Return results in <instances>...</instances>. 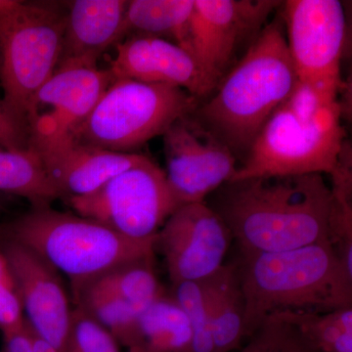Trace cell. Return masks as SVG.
<instances>
[{"label": "cell", "instance_id": "8fae6325", "mask_svg": "<svg viewBox=\"0 0 352 352\" xmlns=\"http://www.w3.org/2000/svg\"><path fill=\"white\" fill-rule=\"evenodd\" d=\"M113 80L108 69L74 64L58 67L30 106L29 147L41 151L73 140L74 132Z\"/></svg>", "mask_w": 352, "mask_h": 352}, {"label": "cell", "instance_id": "8d00e7d4", "mask_svg": "<svg viewBox=\"0 0 352 352\" xmlns=\"http://www.w3.org/2000/svg\"><path fill=\"white\" fill-rule=\"evenodd\" d=\"M0 109H1V108H0ZM1 110H2V109H1Z\"/></svg>", "mask_w": 352, "mask_h": 352}, {"label": "cell", "instance_id": "836d02e7", "mask_svg": "<svg viewBox=\"0 0 352 352\" xmlns=\"http://www.w3.org/2000/svg\"><path fill=\"white\" fill-rule=\"evenodd\" d=\"M129 352H148V351H146L145 349H142V347L132 346V347H129Z\"/></svg>", "mask_w": 352, "mask_h": 352}, {"label": "cell", "instance_id": "5b68a950", "mask_svg": "<svg viewBox=\"0 0 352 352\" xmlns=\"http://www.w3.org/2000/svg\"><path fill=\"white\" fill-rule=\"evenodd\" d=\"M65 18V2L0 0V101L27 134L32 99L59 64Z\"/></svg>", "mask_w": 352, "mask_h": 352}, {"label": "cell", "instance_id": "2e32d148", "mask_svg": "<svg viewBox=\"0 0 352 352\" xmlns=\"http://www.w3.org/2000/svg\"><path fill=\"white\" fill-rule=\"evenodd\" d=\"M36 152L64 200L89 195L113 176L149 159L136 153L108 151L74 140Z\"/></svg>", "mask_w": 352, "mask_h": 352}, {"label": "cell", "instance_id": "f1b7e54d", "mask_svg": "<svg viewBox=\"0 0 352 352\" xmlns=\"http://www.w3.org/2000/svg\"><path fill=\"white\" fill-rule=\"evenodd\" d=\"M24 323L22 305L13 287L0 284V331L8 332Z\"/></svg>", "mask_w": 352, "mask_h": 352}, {"label": "cell", "instance_id": "f546056e", "mask_svg": "<svg viewBox=\"0 0 352 352\" xmlns=\"http://www.w3.org/2000/svg\"><path fill=\"white\" fill-rule=\"evenodd\" d=\"M0 148L7 150H25L29 148L27 132L13 122L0 109Z\"/></svg>", "mask_w": 352, "mask_h": 352}, {"label": "cell", "instance_id": "d590c367", "mask_svg": "<svg viewBox=\"0 0 352 352\" xmlns=\"http://www.w3.org/2000/svg\"><path fill=\"white\" fill-rule=\"evenodd\" d=\"M0 108L2 109V107H1V101H0ZM2 110H3V109H2Z\"/></svg>", "mask_w": 352, "mask_h": 352}, {"label": "cell", "instance_id": "ba28073f", "mask_svg": "<svg viewBox=\"0 0 352 352\" xmlns=\"http://www.w3.org/2000/svg\"><path fill=\"white\" fill-rule=\"evenodd\" d=\"M65 201L76 214L135 240L156 237L179 208L164 170L151 159L113 176L89 195Z\"/></svg>", "mask_w": 352, "mask_h": 352}, {"label": "cell", "instance_id": "e0dca14e", "mask_svg": "<svg viewBox=\"0 0 352 352\" xmlns=\"http://www.w3.org/2000/svg\"><path fill=\"white\" fill-rule=\"evenodd\" d=\"M127 4L126 0L65 2L63 44L58 67L69 64L98 67L103 53L124 39Z\"/></svg>", "mask_w": 352, "mask_h": 352}, {"label": "cell", "instance_id": "484cf974", "mask_svg": "<svg viewBox=\"0 0 352 352\" xmlns=\"http://www.w3.org/2000/svg\"><path fill=\"white\" fill-rule=\"evenodd\" d=\"M171 296L188 317L192 330L190 352H214L212 310L207 281L173 284Z\"/></svg>", "mask_w": 352, "mask_h": 352}, {"label": "cell", "instance_id": "7c38bea8", "mask_svg": "<svg viewBox=\"0 0 352 352\" xmlns=\"http://www.w3.org/2000/svg\"><path fill=\"white\" fill-rule=\"evenodd\" d=\"M283 7L285 36L298 80L342 83L346 16L342 2L288 0Z\"/></svg>", "mask_w": 352, "mask_h": 352}, {"label": "cell", "instance_id": "30bf717a", "mask_svg": "<svg viewBox=\"0 0 352 352\" xmlns=\"http://www.w3.org/2000/svg\"><path fill=\"white\" fill-rule=\"evenodd\" d=\"M163 138L164 173L178 208L205 203L237 173V157L192 113L173 122Z\"/></svg>", "mask_w": 352, "mask_h": 352}, {"label": "cell", "instance_id": "4fadbf2b", "mask_svg": "<svg viewBox=\"0 0 352 352\" xmlns=\"http://www.w3.org/2000/svg\"><path fill=\"white\" fill-rule=\"evenodd\" d=\"M0 256L29 327L66 352L73 309L59 273L36 252L14 241L0 240Z\"/></svg>", "mask_w": 352, "mask_h": 352}, {"label": "cell", "instance_id": "ac0fdd59", "mask_svg": "<svg viewBox=\"0 0 352 352\" xmlns=\"http://www.w3.org/2000/svg\"><path fill=\"white\" fill-rule=\"evenodd\" d=\"M193 10L194 0H131L124 17V39L131 36H156L177 44L192 54Z\"/></svg>", "mask_w": 352, "mask_h": 352}, {"label": "cell", "instance_id": "e575fe53", "mask_svg": "<svg viewBox=\"0 0 352 352\" xmlns=\"http://www.w3.org/2000/svg\"><path fill=\"white\" fill-rule=\"evenodd\" d=\"M4 210V198L2 194H0V214Z\"/></svg>", "mask_w": 352, "mask_h": 352}, {"label": "cell", "instance_id": "ffe728a7", "mask_svg": "<svg viewBox=\"0 0 352 352\" xmlns=\"http://www.w3.org/2000/svg\"><path fill=\"white\" fill-rule=\"evenodd\" d=\"M0 193L22 197L31 203L32 208L50 207L61 199L47 173L38 153L25 150L0 148Z\"/></svg>", "mask_w": 352, "mask_h": 352}, {"label": "cell", "instance_id": "1f68e13d", "mask_svg": "<svg viewBox=\"0 0 352 352\" xmlns=\"http://www.w3.org/2000/svg\"><path fill=\"white\" fill-rule=\"evenodd\" d=\"M31 329V328H30ZM32 347L34 352H61L56 346H53L51 342L41 337L38 333L32 330Z\"/></svg>", "mask_w": 352, "mask_h": 352}, {"label": "cell", "instance_id": "9a60e30c", "mask_svg": "<svg viewBox=\"0 0 352 352\" xmlns=\"http://www.w3.org/2000/svg\"><path fill=\"white\" fill-rule=\"evenodd\" d=\"M108 69L113 78L182 88L196 98L214 92L195 58L166 39L131 36L116 45Z\"/></svg>", "mask_w": 352, "mask_h": 352}, {"label": "cell", "instance_id": "603a6c76", "mask_svg": "<svg viewBox=\"0 0 352 352\" xmlns=\"http://www.w3.org/2000/svg\"><path fill=\"white\" fill-rule=\"evenodd\" d=\"M76 305L110 333L119 344L129 349L138 346V318L142 311L94 286L85 289Z\"/></svg>", "mask_w": 352, "mask_h": 352}, {"label": "cell", "instance_id": "52a82bcc", "mask_svg": "<svg viewBox=\"0 0 352 352\" xmlns=\"http://www.w3.org/2000/svg\"><path fill=\"white\" fill-rule=\"evenodd\" d=\"M342 116L340 103L314 118L298 117L282 105L259 132L231 182L265 176L331 175L346 141Z\"/></svg>", "mask_w": 352, "mask_h": 352}, {"label": "cell", "instance_id": "8992f818", "mask_svg": "<svg viewBox=\"0 0 352 352\" xmlns=\"http://www.w3.org/2000/svg\"><path fill=\"white\" fill-rule=\"evenodd\" d=\"M199 105V99L182 88L117 78L74 132L73 140L108 151L133 153L163 136Z\"/></svg>", "mask_w": 352, "mask_h": 352}, {"label": "cell", "instance_id": "9c48e42d", "mask_svg": "<svg viewBox=\"0 0 352 352\" xmlns=\"http://www.w3.org/2000/svg\"><path fill=\"white\" fill-rule=\"evenodd\" d=\"M281 3L277 0H194L192 55L214 91L237 63L238 51L254 43Z\"/></svg>", "mask_w": 352, "mask_h": 352}, {"label": "cell", "instance_id": "3957f363", "mask_svg": "<svg viewBox=\"0 0 352 352\" xmlns=\"http://www.w3.org/2000/svg\"><path fill=\"white\" fill-rule=\"evenodd\" d=\"M237 267L245 300V337L280 312L325 314L352 307V273L331 243L242 254Z\"/></svg>", "mask_w": 352, "mask_h": 352}, {"label": "cell", "instance_id": "5bb4252c", "mask_svg": "<svg viewBox=\"0 0 352 352\" xmlns=\"http://www.w3.org/2000/svg\"><path fill=\"white\" fill-rule=\"evenodd\" d=\"M232 239L219 215L206 203L177 208L157 235L173 284L203 281L223 266Z\"/></svg>", "mask_w": 352, "mask_h": 352}, {"label": "cell", "instance_id": "7402d4cb", "mask_svg": "<svg viewBox=\"0 0 352 352\" xmlns=\"http://www.w3.org/2000/svg\"><path fill=\"white\" fill-rule=\"evenodd\" d=\"M273 315L295 326L318 352H352V307L325 314L285 311Z\"/></svg>", "mask_w": 352, "mask_h": 352}, {"label": "cell", "instance_id": "44dd1931", "mask_svg": "<svg viewBox=\"0 0 352 352\" xmlns=\"http://www.w3.org/2000/svg\"><path fill=\"white\" fill-rule=\"evenodd\" d=\"M188 317L173 296L163 295L141 312L138 346L148 352H190Z\"/></svg>", "mask_w": 352, "mask_h": 352}, {"label": "cell", "instance_id": "83f0119b", "mask_svg": "<svg viewBox=\"0 0 352 352\" xmlns=\"http://www.w3.org/2000/svg\"><path fill=\"white\" fill-rule=\"evenodd\" d=\"M66 352H120L117 340L82 309L72 312Z\"/></svg>", "mask_w": 352, "mask_h": 352}, {"label": "cell", "instance_id": "d4e9b609", "mask_svg": "<svg viewBox=\"0 0 352 352\" xmlns=\"http://www.w3.org/2000/svg\"><path fill=\"white\" fill-rule=\"evenodd\" d=\"M90 286L118 296L140 311L164 295L153 268V261L126 264L99 278Z\"/></svg>", "mask_w": 352, "mask_h": 352}, {"label": "cell", "instance_id": "d6a6232c", "mask_svg": "<svg viewBox=\"0 0 352 352\" xmlns=\"http://www.w3.org/2000/svg\"><path fill=\"white\" fill-rule=\"evenodd\" d=\"M0 284L8 285V286L12 287L10 278H9L8 273H7L6 264H4L1 256H0Z\"/></svg>", "mask_w": 352, "mask_h": 352}, {"label": "cell", "instance_id": "7a4b0ae2", "mask_svg": "<svg viewBox=\"0 0 352 352\" xmlns=\"http://www.w3.org/2000/svg\"><path fill=\"white\" fill-rule=\"evenodd\" d=\"M282 18L268 23L194 118L236 157H245L298 82Z\"/></svg>", "mask_w": 352, "mask_h": 352}, {"label": "cell", "instance_id": "cb8c5ba5", "mask_svg": "<svg viewBox=\"0 0 352 352\" xmlns=\"http://www.w3.org/2000/svg\"><path fill=\"white\" fill-rule=\"evenodd\" d=\"M332 175L330 242L349 272H352V166L351 156L340 157Z\"/></svg>", "mask_w": 352, "mask_h": 352}, {"label": "cell", "instance_id": "4dcf8cb0", "mask_svg": "<svg viewBox=\"0 0 352 352\" xmlns=\"http://www.w3.org/2000/svg\"><path fill=\"white\" fill-rule=\"evenodd\" d=\"M3 342H2L0 352H34L31 329L27 322L20 327L2 333Z\"/></svg>", "mask_w": 352, "mask_h": 352}, {"label": "cell", "instance_id": "d6986e66", "mask_svg": "<svg viewBox=\"0 0 352 352\" xmlns=\"http://www.w3.org/2000/svg\"><path fill=\"white\" fill-rule=\"evenodd\" d=\"M212 310L214 352L237 349L245 337V300L235 264H223L206 279Z\"/></svg>", "mask_w": 352, "mask_h": 352}, {"label": "cell", "instance_id": "6da1fadb", "mask_svg": "<svg viewBox=\"0 0 352 352\" xmlns=\"http://www.w3.org/2000/svg\"><path fill=\"white\" fill-rule=\"evenodd\" d=\"M215 192L210 207L242 254L331 243L332 192L320 173L247 178L227 182Z\"/></svg>", "mask_w": 352, "mask_h": 352}, {"label": "cell", "instance_id": "277c9868", "mask_svg": "<svg viewBox=\"0 0 352 352\" xmlns=\"http://www.w3.org/2000/svg\"><path fill=\"white\" fill-rule=\"evenodd\" d=\"M29 248L71 283L75 302L87 287L111 271L153 261L156 237L135 240L95 220L50 207L31 210L0 222V240Z\"/></svg>", "mask_w": 352, "mask_h": 352}, {"label": "cell", "instance_id": "4316f807", "mask_svg": "<svg viewBox=\"0 0 352 352\" xmlns=\"http://www.w3.org/2000/svg\"><path fill=\"white\" fill-rule=\"evenodd\" d=\"M239 352H318L300 331L279 317H268Z\"/></svg>", "mask_w": 352, "mask_h": 352}]
</instances>
